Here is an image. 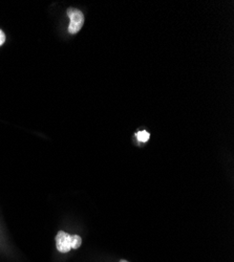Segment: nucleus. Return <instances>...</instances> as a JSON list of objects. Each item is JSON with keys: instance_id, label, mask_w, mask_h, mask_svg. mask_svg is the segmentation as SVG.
Returning <instances> with one entry per match:
<instances>
[{"instance_id": "7ed1b4c3", "label": "nucleus", "mask_w": 234, "mask_h": 262, "mask_svg": "<svg viewBox=\"0 0 234 262\" xmlns=\"http://www.w3.org/2000/svg\"><path fill=\"white\" fill-rule=\"evenodd\" d=\"M150 138H151V135L148 134L146 130H141V131H139V133L137 134V139H138V141H139V142H142V143L147 142L148 140H150Z\"/></svg>"}, {"instance_id": "f257e3e1", "label": "nucleus", "mask_w": 234, "mask_h": 262, "mask_svg": "<svg viewBox=\"0 0 234 262\" xmlns=\"http://www.w3.org/2000/svg\"><path fill=\"white\" fill-rule=\"evenodd\" d=\"M68 16L71 18V24L69 27L70 34H77L84 25V15L81 11L77 9H69Z\"/></svg>"}, {"instance_id": "39448f33", "label": "nucleus", "mask_w": 234, "mask_h": 262, "mask_svg": "<svg viewBox=\"0 0 234 262\" xmlns=\"http://www.w3.org/2000/svg\"><path fill=\"white\" fill-rule=\"evenodd\" d=\"M5 42H6V35L2 30H0V47H2Z\"/></svg>"}, {"instance_id": "20e7f679", "label": "nucleus", "mask_w": 234, "mask_h": 262, "mask_svg": "<svg viewBox=\"0 0 234 262\" xmlns=\"http://www.w3.org/2000/svg\"><path fill=\"white\" fill-rule=\"evenodd\" d=\"M82 245V239L78 235H72V249L77 250Z\"/></svg>"}, {"instance_id": "f03ea898", "label": "nucleus", "mask_w": 234, "mask_h": 262, "mask_svg": "<svg viewBox=\"0 0 234 262\" xmlns=\"http://www.w3.org/2000/svg\"><path fill=\"white\" fill-rule=\"evenodd\" d=\"M56 247L60 253H69L72 250V235L59 231L56 236Z\"/></svg>"}, {"instance_id": "423d86ee", "label": "nucleus", "mask_w": 234, "mask_h": 262, "mask_svg": "<svg viewBox=\"0 0 234 262\" xmlns=\"http://www.w3.org/2000/svg\"><path fill=\"white\" fill-rule=\"evenodd\" d=\"M120 262H129V261H127V260H123V259H122V260H120Z\"/></svg>"}]
</instances>
